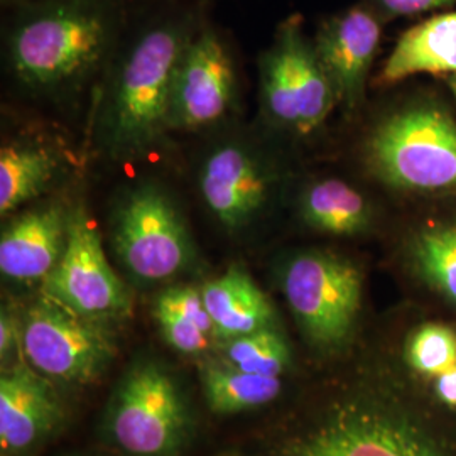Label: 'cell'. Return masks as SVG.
I'll use <instances>...</instances> for the list:
<instances>
[{"label": "cell", "mask_w": 456, "mask_h": 456, "mask_svg": "<svg viewBox=\"0 0 456 456\" xmlns=\"http://www.w3.org/2000/svg\"><path fill=\"white\" fill-rule=\"evenodd\" d=\"M107 431L131 456H175L190 433V411L176 379L156 362L122 377L107 412Z\"/></svg>", "instance_id": "cell-9"}, {"label": "cell", "mask_w": 456, "mask_h": 456, "mask_svg": "<svg viewBox=\"0 0 456 456\" xmlns=\"http://www.w3.org/2000/svg\"><path fill=\"white\" fill-rule=\"evenodd\" d=\"M384 20L363 2L326 17L311 37L314 53L331 83L338 105L355 112L382 41Z\"/></svg>", "instance_id": "cell-12"}, {"label": "cell", "mask_w": 456, "mask_h": 456, "mask_svg": "<svg viewBox=\"0 0 456 456\" xmlns=\"http://www.w3.org/2000/svg\"><path fill=\"white\" fill-rule=\"evenodd\" d=\"M279 282L308 342L333 350L352 337L363 291L354 262L325 250L296 252L282 262Z\"/></svg>", "instance_id": "cell-7"}, {"label": "cell", "mask_w": 456, "mask_h": 456, "mask_svg": "<svg viewBox=\"0 0 456 456\" xmlns=\"http://www.w3.org/2000/svg\"><path fill=\"white\" fill-rule=\"evenodd\" d=\"M41 293L77 311L107 322L131 314L129 286L117 276L90 215L77 205L65 254L43 282Z\"/></svg>", "instance_id": "cell-11"}, {"label": "cell", "mask_w": 456, "mask_h": 456, "mask_svg": "<svg viewBox=\"0 0 456 456\" xmlns=\"http://www.w3.org/2000/svg\"><path fill=\"white\" fill-rule=\"evenodd\" d=\"M109 240L124 271L139 284L171 281L195 265L198 250L178 201L158 181L126 188L109 216Z\"/></svg>", "instance_id": "cell-3"}, {"label": "cell", "mask_w": 456, "mask_h": 456, "mask_svg": "<svg viewBox=\"0 0 456 456\" xmlns=\"http://www.w3.org/2000/svg\"><path fill=\"white\" fill-rule=\"evenodd\" d=\"M112 323L80 314L39 293L20 313L22 355L49 380L90 384L117 354Z\"/></svg>", "instance_id": "cell-8"}, {"label": "cell", "mask_w": 456, "mask_h": 456, "mask_svg": "<svg viewBox=\"0 0 456 456\" xmlns=\"http://www.w3.org/2000/svg\"><path fill=\"white\" fill-rule=\"evenodd\" d=\"M208 9L178 0H144L98 85L92 144L112 163H137L171 134L169 100L181 54Z\"/></svg>", "instance_id": "cell-1"}, {"label": "cell", "mask_w": 456, "mask_h": 456, "mask_svg": "<svg viewBox=\"0 0 456 456\" xmlns=\"http://www.w3.org/2000/svg\"><path fill=\"white\" fill-rule=\"evenodd\" d=\"M289 456H443L416 426L384 411L357 409L333 418L294 444Z\"/></svg>", "instance_id": "cell-13"}, {"label": "cell", "mask_w": 456, "mask_h": 456, "mask_svg": "<svg viewBox=\"0 0 456 456\" xmlns=\"http://www.w3.org/2000/svg\"><path fill=\"white\" fill-rule=\"evenodd\" d=\"M77 205L61 198L7 216L0 235V273L19 284L43 282L65 254Z\"/></svg>", "instance_id": "cell-14"}, {"label": "cell", "mask_w": 456, "mask_h": 456, "mask_svg": "<svg viewBox=\"0 0 456 456\" xmlns=\"http://www.w3.org/2000/svg\"><path fill=\"white\" fill-rule=\"evenodd\" d=\"M178 2H186V4H193V5H200V7H207L212 4L213 0H178Z\"/></svg>", "instance_id": "cell-29"}, {"label": "cell", "mask_w": 456, "mask_h": 456, "mask_svg": "<svg viewBox=\"0 0 456 456\" xmlns=\"http://www.w3.org/2000/svg\"><path fill=\"white\" fill-rule=\"evenodd\" d=\"M262 118L277 132L310 135L338 105L299 14L282 19L259 58Z\"/></svg>", "instance_id": "cell-5"}, {"label": "cell", "mask_w": 456, "mask_h": 456, "mask_svg": "<svg viewBox=\"0 0 456 456\" xmlns=\"http://www.w3.org/2000/svg\"><path fill=\"white\" fill-rule=\"evenodd\" d=\"M29 2H34V0H0L2 7H4V9H7V11L16 9L19 5H24V4H29Z\"/></svg>", "instance_id": "cell-28"}, {"label": "cell", "mask_w": 456, "mask_h": 456, "mask_svg": "<svg viewBox=\"0 0 456 456\" xmlns=\"http://www.w3.org/2000/svg\"><path fill=\"white\" fill-rule=\"evenodd\" d=\"M404 359L418 375L436 377L446 374L456 365V330L443 323L418 326L406 340Z\"/></svg>", "instance_id": "cell-24"}, {"label": "cell", "mask_w": 456, "mask_h": 456, "mask_svg": "<svg viewBox=\"0 0 456 456\" xmlns=\"http://www.w3.org/2000/svg\"><path fill=\"white\" fill-rule=\"evenodd\" d=\"M201 384L208 406L218 414L262 408L282 391L281 377L248 374L224 360L208 362L201 367Z\"/></svg>", "instance_id": "cell-21"}, {"label": "cell", "mask_w": 456, "mask_h": 456, "mask_svg": "<svg viewBox=\"0 0 456 456\" xmlns=\"http://www.w3.org/2000/svg\"><path fill=\"white\" fill-rule=\"evenodd\" d=\"M446 83H448V86H450V90H452V94H453L456 102V75H450V77L446 78Z\"/></svg>", "instance_id": "cell-30"}, {"label": "cell", "mask_w": 456, "mask_h": 456, "mask_svg": "<svg viewBox=\"0 0 456 456\" xmlns=\"http://www.w3.org/2000/svg\"><path fill=\"white\" fill-rule=\"evenodd\" d=\"M421 73L456 75V11L426 17L401 34L377 85L387 86Z\"/></svg>", "instance_id": "cell-17"}, {"label": "cell", "mask_w": 456, "mask_h": 456, "mask_svg": "<svg viewBox=\"0 0 456 456\" xmlns=\"http://www.w3.org/2000/svg\"><path fill=\"white\" fill-rule=\"evenodd\" d=\"M71 169L69 152L48 134L22 132L5 137L0 147L2 218L54 193Z\"/></svg>", "instance_id": "cell-15"}, {"label": "cell", "mask_w": 456, "mask_h": 456, "mask_svg": "<svg viewBox=\"0 0 456 456\" xmlns=\"http://www.w3.org/2000/svg\"><path fill=\"white\" fill-rule=\"evenodd\" d=\"M296 213L303 225L338 237L359 235L374 224L369 198L340 178H320L305 184L297 193Z\"/></svg>", "instance_id": "cell-19"}, {"label": "cell", "mask_w": 456, "mask_h": 456, "mask_svg": "<svg viewBox=\"0 0 456 456\" xmlns=\"http://www.w3.org/2000/svg\"><path fill=\"white\" fill-rule=\"evenodd\" d=\"M367 169L399 191H456V122L436 105L408 107L375 126L365 141Z\"/></svg>", "instance_id": "cell-4"}, {"label": "cell", "mask_w": 456, "mask_h": 456, "mask_svg": "<svg viewBox=\"0 0 456 456\" xmlns=\"http://www.w3.org/2000/svg\"><path fill=\"white\" fill-rule=\"evenodd\" d=\"M61 401L48 377L17 360L0 377V446L4 456L24 455L58 428Z\"/></svg>", "instance_id": "cell-16"}, {"label": "cell", "mask_w": 456, "mask_h": 456, "mask_svg": "<svg viewBox=\"0 0 456 456\" xmlns=\"http://www.w3.org/2000/svg\"><path fill=\"white\" fill-rule=\"evenodd\" d=\"M218 345L224 362L248 374L281 377L291 362L289 345L277 326Z\"/></svg>", "instance_id": "cell-23"}, {"label": "cell", "mask_w": 456, "mask_h": 456, "mask_svg": "<svg viewBox=\"0 0 456 456\" xmlns=\"http://www.w3.org/2000/svg\"><path fill=\"white\" fill-rule=\"evenodd\" d=\"M370 7L384 22L399 17H418L450 9L456 5V0H362Z\"/></svg>", "instance_id": "cell-25"}, {"label": "cell", "mask_w": 456, "mask_h": 456, "mask_svg": "<svg viewBox=\"0 0 456 456\" xmlns=\"http://www.w3.org/2000/svg\"><path fill=\"white\" fill-rule=\"evenodd\" d=\"M414 273L456 306V218L429 224L409 240Z\"/></svg>", "instance_id": "cell-22"}, {"label": "cell", "mask_w": 456, "mask_h": 456, "mask_svg": "<svg viewBox=\"0 0 456 456\" xmlns=\"http://www.w3.org/2000/svg\"><path fill=\"white\" fill-rule=\"evenodd\" d=\"M433 387L441 404L456 409V365L446 374L436 377L433 380Z\"/></svg>", "instance_id": "cell-27"}, {"label": "cell", "mask_w": 456, "mask_h": 456, "mask_svg": "<svg viewBox=\"0 0 456 456\" xmlns=\"http://www.w3.org/2000/svg\"><path fill=\"white\" fill-rule=\"evenodd\" d=\"M22 331L20 311L11 305H4L0 311V359L2 365L9 367L22 359Z\"/></svg>", "instance_id": "cell-26"}, {"label": "cell", "mask_w": 456, "mask_h": 456, "mask_svg": "<svg viewBox=\"0 0 456 456\" xmlns=\"http://www.w3.org/2000/svg\"><path fill=\"white\" fill-rule=\"evenodd\" d=\"M201 294L215 326L216 343L276 326L271 299L240 265H232L222 276L205 282Z\"/></svg>", "instance_id": "cell-18"}, {"label": "cell", "mask_w": 456, "mask_h": 456, "mask_svg": "<svg viewBox=\"0 0 456 456\" xmlns=\"http://www.w3.org/2000/svg\"><path fill=\"white\" fill-rule=\"evenodd\" d=\"M239 77L224 33L207 19L183 51L169 100L171 132L222 126L239 107Z\"/></svg>", "instance_id": "cell-10"}, {"label": "cell", "mask_w": 456, "mask_h": 456, "mask_svg": "<svg viewBox=\"0 0 456 456\" xmlns=\"http://www.w3.org/2000/svg\"><path fill=\"white\" fill-rule=\"evenodd\" d=\"M198 195L216 225L232 235L262 224L284 188L282 166L256 139L230 135L203 154Z\"/></svg>", "instance_id": "cell-6"}, {"label": "cell", "mask_w": 456, "mask_h": 456, "mask_svg": "<svg viewBox=\"0 0 456 456\" xmlns=\"http://www.w3.org/2000/svg\"><path fill=\"white\" fill-rule=\"evenodd\" d=\"M144 0H34L7 11L4 61L28 97L73 103L98 88Z\"/></svg>", "instance_id": "cell-2"}, {"label": "cell", "mask_w": 456, "mask_h": 456, "mask_svg": "<svg viewBox=\"0 0 456 456\" xmlns=\"http://www.w3.org/2000/svg\"><path fill=\"white\" fill-rule=\"evenodd\" d=\"M152 313L164 342L178 354L201 355L216 342L201 288L188 284L166 288L156 296Z\"/></svg>", "instance_id": "cell-20"}]
</instances>
